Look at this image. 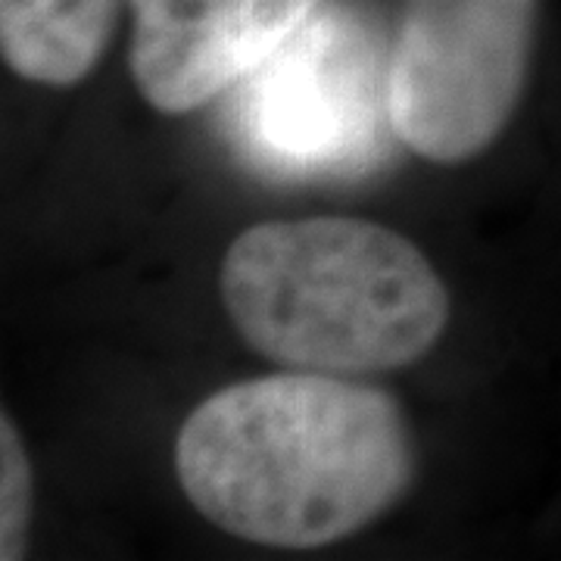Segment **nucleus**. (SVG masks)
I'll return each instance as SVG.
<instances>
[{
    "instance_id": "f257e3e1",
    "label": "nucleus",
    "mask_w": 561,
    "mask_h": 561,
    "mask_svg": "<svg viewBox=\"0 0 561 561\" xmlns=\"http://www.w3.org/2000/svg\"><path fill=\"white\" fill-rule=\"evenodd\" d=\"M175 471L219 530L275 549H319L381 518L415 481L400 402L321 371L225 387L181 424Z\"/></svg>"
},
{
    "instance_id": "f03ea898",
    "label": "nucleus",
    "mask_w": 561,
    "mask_h": 561,
    "mask_svg": "<svg viewBox=\"0 0 561 561\" xmlns=\"http://www.w3.org/2000/svg\"><path fill=\"white\" fill-rule=\"evenodd\" d=\"M219 294L238 334L297 371L375 375L440 341L449 294L415 243L378 221H260L228 247Z\"/></svg>"
},
{
    "instance_id": "7ed1b4c3",
    "label": "nucleus",
    "mask_w": 561,
    "mask_h": 561,
    "mask_svg": "<svg viewBox=\"0 0 561 561\" xmlns=\"http://www.w3.org/2000/svg\"><path fill=\"white\" fill-rule=\"evenodd\" d=\"M228 131L250 165L290 181L362 175L383 160L387 60L365 13L321 0L228 91Z\"/></svg>"
},
{
    "instance_id": "20e7f679",
    "label": "nucleus",
    "mask_w": 561,
    "mask_h": 561,
    "mask_svg": "<svg viewBox=\"0 0 561 561\" xmlns=\"http://www.w3.org/2000/svg\"><path fill=\"white\" fill-rule=\"evenodd\" d=\"M542 0H402L387 54L393 138L440 165L481 157L518 113Z\"/></svg>"
},
{
    "instance_id": "39448f33",
    "label": "nucleus",
    "mask_w": 561,
    "mask_h": 561,
    "mask_svg": "<svg viewBox=\"0 0 561 561\" xmlns=\"http://www.w3.org/2000/svg\"><path fill=\"white\" fill-rule=\"evenodd\" d=\"M128 69L165 116L228 94L321 0H128Z\"/></svg>"
},
{
    "instance_id": "423d86ee",
    "label": "nucleus",
    "mask_w": 561,
    "mask_h": 561,
    "mask_svg": "<svg viewBox=\"0 0 561 561\" xmlns=\"http://www.w3.org/2000/svg\"><path fill=\"white\" fill-rule=\"evenodd\" d=\"M122 0H0V54L25 81L72 88L94 72Z\"/></svg>"
},
{
    "instance_id": "0eeeda50",
    "label": "nucleus",
    "mask_w": 561,
    "mask_h": 561,
    "mask_svg": "<svg viewBox=\"0 0 561 561\" xmlns=\"http://www.w3.org/2000/svg\"><path fill=\"white\" fill-rule=\"evenodd\" d=\"M32 461L25 456L20 431L3 412L0 419V559L16 561L25 556L32 527Z\"/></svg>"
}]
</instances>
